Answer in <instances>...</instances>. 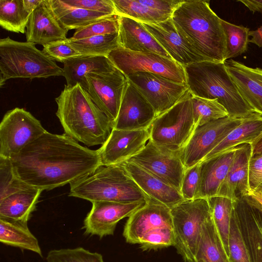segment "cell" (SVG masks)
Returning <instances> with one entry per match:
<instances>
[{"mask_svg":"<svg viewBox=\"0 0 262 262\" xmlns=\"http://www.w3.org/2000/svg\"><path fill=\"white\" fill-rule=\"evenodd\" d=\"M16 177L27 185L50 190L71 184L101 166L98 149L66 134L45 132L11 159Z\"/></svg>","mask_w":262,"mask_h":262,"instance_id":"1","label":"cell"},{"mask_svg":"<svg viewBox=\"0 0 262 262\" xmlns=\"http://www.w3.org/2000/svg\"><path fill=\"white\" fill-rule=\"evenodd\" d=\"M55 101L56 115L65 134L89 146L102 145L106 141L114 123L80 84L65 85Z\"/></svg>","mask_w":262,"mask_h":262,"instance_id":"2","label":"cell"},{"mask_svg":"<svg viewBox=\"0 0 262 262\" xmlns=\"http://www.w3.org/2000/svg\"><path fill=\"white\" fill-rule=\"evenodd\" d=\"M171 19L179 34L206 61L225 62L226 37L208 1H183Z\"/></svg>","mask_w":262,"mask_h":262,"instance_id":"3","label":"cell"},{"mask_svg":"<svg viewBox=\"0 0 262 262\" xmlns=\"http://www.w3.org/2000/svg\"><path fill=\"white\" fill-rule=\"evenodd\" d=\"M183 68L193 96L217 99L232 118L243 119L255 113L242 97L224 62L203 61Z\"/></svg>","mask_w":262,"mask_h":262,"instance_id":"4","label":"cell"},{"mask_svg":"<svg viewBox=\"0 0 262 262\" xmlns=\"http://www.w3.org/2000/svg\"><path fill=\"white\" fill-rule=\"evenodd\" d=\"M70 185L69 196L92 203L108 201L132 203L147 202L150 200L122 164L101 165L89 176Z\"/></svg>","mask_w":262,"mask_h":262,"instance_id":"5","label":"cell"},{"mask_svg":"<svg viewBox=\"0 0 262 262\" xmlns=\"http://www.w3.org/2000/svg\"><path fill=\"white\" fill-rule=\"evenodd\" d=\"M35 45L16 41L9 37L0 39L1 87L10 79L63 76V69Z\"/></svg>","mask_w":262,"mask_h":262,"instance_id":"6","label":"cell"},{"mask_svg":"<svg viewBox=\"0 0 262 262\" xmlns=\"http://www.w3.org/2000/svg\"><path fill=\"white\" fill-rule=\"evenodd\" d=\"M189 90L172 107L156 117L148 128L150 138L156 145L179 151L187 144L196 126Z\"/></svg>","mask_w":262,"mask_h":262,"instance_id":"7","label":"cell"},{"mask_svg":"<svg viewBox=\"0 0 262 262\" xmlns=\"http://www.w3.org/2000/svg\"><path fill=\"white\" fill-rule=\"evenodd\" d=\"M174 246L185 261L194 260L202 228L211 217L207 199L184 200L171 208Z\"/></svg>","mask_w":262,"mask_h":262,"instance_id":"8","label":"cell"},{"mask_svg":"<svg viewBox=\"0 0 262 262\" xmlns=\"http://www.w3.org/2000/svg\"><path fill=\"white\" fill-rule=\"evenodd\" d=\"M46 132L40 121L25 109L8 111L0 124V157L11 159Z\"/></svg>","mask_w":262,"mask_h":262,"instance_id":"9","label":"cell"},{"mask_svg":"<svg viewBox=\"0 0 262 262\" xmlns=\"http://www.w3.org/2000/svg\"><path fill=\"white\" fill-rule=\"evenodd\" d=\"M107 57L126 76L136 72H148L186 84L183 67L172 59L158 54L131 51L119 47L111 52Z\"/></svg>","mask_w":262,"mask_h":262,"instance_id":"10","label":"cell"},{"mask_svg":"<svg viewBox=\"0 0 262 262\" xmlns=\"http://www.w3.org/2000/svg\"><path fill=\"white\" fill-rule=\"evenodd\" d=\"M242 121V119L227 116L197 127L181 150L185 169L203 161Z\"/></svg>","mask_w":262,"mask_h":262,"instance_id":"11","label":"cell"},{"mask_svg":"<svg viewBox=\"0 0 262 262\" xmlns=\"http://www.w3.org/2000/svg\"><path fill=\"white\" fill-rule=\"evenodd\" d=\"M128 160L180 192L185 170L181 158V151L170 150L149 140L141 151Z\"/></svg>","mask_w":262,"mask_h":262,"instance_id":"12","label":"cell"},{"mask_svg":"<svg viewBox=\"0 0 262 262\" xmlns=\"http://www.w3.org/2000/svg\"><path fill=\"white\" fill-rule=\"evenodd\" d=\"M126 77L152 106L156 117L175 105L188 90L186 84L151 73L139 72Z\"/></svg>","mask_w":262,"mask_h":262,"instance_id":"13","label":"cell"},{"mask_svg":"<svg viewBox=\"0 0 262 262\" xmlns=\"http://www.w3.org/2000/svg\"><path fill=\"white\" fill-rule=\"evenodd\" d=\"M85 78L92 99L114 123L128 83L127 77L116 69L108 73H91Z\"/></svg>","mask_w":262,"mask_h":262,"instance_id":"14","label":"cell"},{"mask_svg":"<svg viewBox=\"0 0 262 262\" xmlns=\"http://www.w3.org/2000/svg\"><path fill=\"white\" fill-rule=\"evenodd\" d=\"M147 202L122 203L108 201L92 202V207L85 217L82 228L86 235L100 238L113 235L118 223L129 217Z\"/></svg>","mask_w":262,"mask_h":262,"instance_id":"15","label":"cell"},{"mask_svg":"<svg viewBox=\"0 0 262 262\" xmlns=\"http://www.w3.org/2000/svg\"><path fill=\"white\" fill-rule=\"evenodd\" d=\"M149 138L148 129L113 128L106 141L98 149L101 165L119 164L129 160L143 149Z\"/></svg>","mask_w":262,"mask_h":262,"instance_id":"16","label":"cell"},{"mask_svg":"<svg viewBox=\"0 0 262 262\" xmlns=\"http://www.w3.org/2000/svg\"><path fill=\"white\" fill-rule=\"evenodd\" d=\"M156 117L155 112L140 91L128 81L113 128L147 129Z\"/></svg>","mask_w":262,"mask_h":262,"instance_id":"17","label":"cell"},{"mask_svg":"<svg viewBox=\"0 0 262 262\" xmlns=\"http://www.w3.org/2000/svg\"><path fill=\"white\" fill-rule=\"evenodd\" d=\"M172 228L171 209L150 199L127 220L123 235L126 242L139 244L148 231L160 227Z\"/></svg>","mask_w":262,"mask_h":262,"instance_id":"18","label":"cell"},{"mask_svg":"<svg viewBox=\"0 0 262 262\" xmlns=\"http://www.w3.org/2000/svg\"><path fill=\"white\" fill-rule=\"evenodd\" d=\"M142 24L170 57L182 66L206 61L179 34L171 17L156 24Z\"/></svg>","mask_w":262,"mask_h":262,"instance_id":"19","label":"cell"},{"mask_svg":"<svg viewBox=\"0 0 262 262\" xmlns=\"http://www.w3.org/2000/svg\"><path fill=\"white\" fill-rule=\"evenodd\" d=\"M251 155V144L244 143L236 146L233 160L217 195L227 197L234 201L250 193L251 190L249 172Z\"/></svg>","mask_w":262,"mask_h":262,"instance_id":"20","label":"cell"},{"mask_svg":"<svg viewBox=\"0 0 262 262\" xmlns=\"http://www.w3.org/2000/svg\"><path fill=\"white\" fill-rule=\"evenodd\" d=\"M224 63L244 100L262 116V69L248 67L232 59Z\"/></svg>","mask_w":262,"mask_h":262,"instance_id":"21","label":"cell"},{"mask_svg":"<svg viewBox=\"0 0 262 262\" xmlns=\"http://www.w3.org/2000/svg\"><path fill=\"white\" fill-rule=\"evenodd\" d=\"M68 31L56 20L48 1L42 0L31 14L25 33L27 42L43 46L67 39Z\"/></svg>","mask_w":262,"mask_h":262,"instance_id":"22","label":"cell"},{"mask_svg":"<svg viewBox=\"0 0 262 262\" xmlns=\"http://www.w3.org/2000/svg\"><path fill=\"white\" fill-rule=\"evenodd\" d=\"M121 164L140 189L150 199L170 209L184 200L177 189L133 162L127 160Z\"/></svg>","mask_w":262,"mask_h":262,"instance_id":"23","label":"cell"},{"mask_svg":"<svg viewBox=\"0 0 262 262\" xmlns=\"http://www.w3.org/2000/svg\"><path fill=\"white\" fill-rule=\"evenodd\" d=\"M118 35L119 46L123 49L155 53L172 59L141 22L120 16Z\"/></svg>","mask_w":262,"mask_h":262,"instance_id":"24","label":"cell"},{"mask_svg":"<svg viewBox=\"0 0 262 262\" xmlns=\"http://www.w3.org/2000/svg\"><path fill=\"white\" fill-rule=\"evenodd\" d=\"M236 148V146L200 163V183L197 199L217 195L232 162Z\"/></svg>","mask_w":262,"mask_h":262,"instance_id":"25","label":"cell"},{"mask_svg":"<svg viewBox=\"0 0 262 262\" xmlns=\"http://www.w3.org/2000/svg\"><path fill=\"white\" fill-rule=\"evenodd\" d=\"M233 214L251 262H262V235L251 205L244 198L233 201Z\"/></svg>","mask_w":262,"mask_h":262,"instance_id":"26","label":"cell"},{"mask_svg":"<svg viewBox=\"0 0 262 262\" xmlns=\"http://www.w3.org/2000/svg\"><path fill=\"white\" fill-rule=\"evenodd\" d=\"M63 64L66 85L72 86L79 84L86 91L87 74L108 73L117 69L108 58L104 56H80L67 60Z\"/></svg>","mask_w":262,"mask_h":262,"instance_id":"27","label":"cell"},{"mask_svg":"<svg viewBox=\"0 0 262 262\" xmlns=\"http://www.w3.org/2000/svg\"><path fill=\"white\" fill-rule=\"evenodd\" d=\"M42 191L30 187L0 200V219L27 224Z\"/></svg>","mask_w":262,"mask_h":262,"instance_id":"28","label":"cell"},{"mask_svg":"<svg viewBox=\"0 0 262 262\" xmlns=\"http://www.w3.org/2000/svg\"><path fill=\"white\" fill-rule=\"evenodd\" d=\"M262 133V116L254 114L242 119V122L204 159L244 143L252 144Z\"/></svg>","mask_w":262,"mask_h":262,"instance_id":"29","label":"cell"},{"mask_svg":"<svg viewBox=\"0 0 262 262\" xmlns=\"http://www.w3.org/2000/svg\"><path fill=\"white\" fill-rule=\"evenodd\" d=\"M60 25L67 31L77 30L111 16L104 13L68 6L61 0H47Z\"/></svg>","mask_w":262,"mask_h":262,"instance_id":"30","label":"cell"},{"mask_svg":"<svg viewBox=\"0 0 262 262\" xmlns=\"http://www.w3.org/2000/svg\"><path fill=\"white\" fill-rule=\"evenodd\" d=\"M195 262H229L212 216L203 225L194 259Z\"/></svg>","mask_w":262,"mask_h":262,"instance_id":"31","label":"cell"},{"mask_svg":"<svg viewBox=\"0 0 262 262\" xmlns=\"http://www.w3.org/2000/svg\"><path fill=\"white\" fill-rule=\"evenodd\" d=\"M0 242L42 256L38 240L29 229L27 224L0 219Z\"/></svg>","mask_w":262,"mask_h":262,"instance_id":"32","label":"cell"},{"mask_svg":"<svg viewBox=\"0 0 262 262\" xmlns=\"http://www.w3.org/2000/svg\"><path fill=\"white\" fill-rule=\"evenodd\" d=\"M212 218L226 255L229 256V239L233 201L215 195L207 199Z\"/></svg>","mask_w":262,"mask_h":262,"instance_id":"33","label":"cell"},{"mask_svg":"<svg viewBox=\"0 0 262 262\" xmlns=\"http://www.w3.org/2000/svg\"><path fill=\"white\" fill-rule=\"evenodd\" d=\"M116 14L131 18L142 23L156 24L171 16L153 9L141 0H113Z\"/></svg>","mask_w":262,"mask_h":262,"instance_id":"34","label":"cell"},{"mask_svg":"<svg viewBox=\"0 0 262 262\" xmlns=\"http://www.w3.org/2000/svg\"><path fill=\"white\" fill-rule=\"evenodd\" d=\"M67 42L82 56H107L120 47L118 33L93 36L83 39H66Z\"/></svg>","mask_w":262,"mask_h":262,"instance_id":"35","label":"cell"},{"mask_svg":"<svg viewBox=\"0 0 262 262\" xmlns=\"http://www.w3.org/2000/svg\"><path fill=\"white\" fill-rule=\"evenodd\" d=\"M30 15L23 0H0V25L7 31L24 34Z\"/></svg>","mask_w":262,"mask_h":262,"instance_id":"36","label":"cell"},{"mask_svg":"<svg viewBox=\"0 0 262 262\" xmlns=\"http://www.w3.org/2000/svg\"><path fill=\"white\" fill-rule=\"evenodd\" d=\"M191 105L196 128L228 116L227 111L217 99H209L192 95Z\"/></svg>","mask_w":262,"mask_h":262,"instance_id":"37","label":"cell"},{"mask_svg":"<svg viewBox=\"0 0 262 262\" xmlns=\"http://www.w3.org/2000/svg\"><path fill=\"white\" fill-rule=\"evenodd\" d=\"M221 22L226 37V60L236 57L246 52L250 40L249 29L223 19H221Z\"/></svg>","mask_w":262,"mask_h":262,"instance_id":"38","label":"cell"},{"mask_svg":"<svg viewBox=\"0 0 262 262\" xmlns=\"http://www.w3.org/2000/svg\"><path fill=\"white\" fill-rule=\"evenodd\" d=\"M46 259L47 262H104L101 254L82 247L52 250Z\"/></svg>","mask_w":262,"mask_h":262,"instance_id":"39","label":"cell"},{"mask_svg":"<svg viewBox=\"0 0 262 262\" xmlns=\"http://www.w3.org/2000/svg\"><path fill=\"white\" fill-rule=\"evenodd\" d=\"M119 18V15L115 14L100 19L76 30L70 38L77 40L96 35L118 33Z\"/></svg>","mask_w":262,"mask_h":262,"instance_id":"40","label":"cell"},{"mask_svg":"<svg viewBox=\"0 0 262 262\" xmlns=\"http://www.w3.org/2000/svg\"><path fill=\"white\" fill-rule=\"evenodd\" d=\"M30 187L16 177L11 159L0 157V200Z\"/></svg>","mask_w":262,"mask_h":262,"instance_id":"41","label":"cell"},{"mask_svg":"<svg viewBox=\"0 0 262 262\" xmlns=\"http://www.w3.org/2000/svg\"><path fill=\"white\" fill-rule=\"evenodd\" d=\"M139 244L143 250H157L174 246L173 228L164 227L151 230L142 237Z\"/></svg>","mask_w":262,"mask_h":262,"instance_id":"42","label":"cell"},{"mask_svg":"<svg viewBox=\"0 0 262 262\" xmlns=\"http://www.w3.org/2000/svg\"><path fill=\"white\" fill-rule=\"evenodd\" d=\"M228 259L229 262H251L233 213L230 223Z\"/></svg>","mask_w":262,"mask_h":262,"instance_id":"43","label":"cell"},{"mask_svg":"<svg viewBox=\"0 0 262 262\" xmlns=\"http://www.w3.org/2000/svg\"><path fill=\"white\" fill-rule=\"evenodd\" d=\"M200 183V163L185 169L181 193L184 200L197 199Z\"/></svg>","mask_w":262,"mask_h":262,"instance_id":"44","label":"cell"},{"mask_svg":"<svg viewBox=\"0 0 262 262\" xmlns=\"http://www.w3.org/2000/svg\"><path fill=\"white\" fill-rule=\"evenodd\" d=\"M66 39L44 45L42 51L52 60L62 63L69 59L82 56L67 42Z\"/></svg>","mask_w":262,"mask_h":262,"instance_id":"45","label":"cell"},{"mask_svg":"<svg viewBox=\"0 0 262 262\" xmlns=\"http://www.w3.org/2000/svg\"><path fill=\"white\" fill-rule=\"evenodd\" d=\"M69 6L104 13L116 14L113 0H61Z\"/></svg>","mask_w":262,"mask_h":262,"instance_id":"46","label":"cell"},{"mask_svg":"<svg viewBox=\"0 0 262 262\" xmlns=\"http://www.w3.org/2000/svg\"><path fill=\"white\" fill-rule=\"evenodd\" d=\"M249 181L251 191L255 190L262 183V155L251 158Z\"/></svg>","mask_w":262,"mask_h":262,"instance_id":"47","label":"cell"},{"mask_svg":"<svg viewBox=\"0 0 262 262\" xmlns=\"http://www.w3.org/2000/svg\"><path fill=\"white\" fill-rule=\"evenodd\" d=\"M243 198L248 203L262 211V192L260 191L255 189Z\"/></svg>","mask_w":262,"mask_h":262,"instance_id":"48","label":"cell"},{"mask_svg":"<svg viewBox=\"0 0 262 262\" xmlns=\"http://www.w3.org/2000/svg\"><path fill=\"white\" fill-rule=\"evenodd\" d=\"M237 2L243 3L253 13L256 12L262 13V0H238Z\"/></svg>","mask_w":262,"mask_h":262,"instance_id":"49","label":"cell"},{"mask_svg":"<svg viewBox=\"0 0 262 262\" xmlns=\"http://www.w3.org/2000/svg\"><path fill=\"white\" fill-rule=\"evenodd\" d=\"M249 35L252 36L249 42L253 43L259 47H262V26L255 30L250 31Z\"/></svg>","mask_w":262,"mask_h":262,"instance_id":"50","label":"cell"},{"mask_svg":"<svg viewBox=\"0 0 262 262\" xmlns=\"http://www.w3.org/2000/svg\"><path fill=\"white\" fill-rule=\"evenodd\" d=\"M251 158L262 155V133L252 144Z\"/></svg>","mask_w":262,"mask_h":262,"instance_id":"51","label":"cell"},{"mask_svg":"<svg viewBox=\"0 0 262 262\" xmlns=\"http://www.w3.org/2000/svg\"><path fill=\"white\" fill-rule=\"evenodd\" d=\"M42 0H23V5L25 10L31 14L39 6Z\"/></svg>","mask_w":262,"mask_h":262,"instance_id":"52","label":"cell"},{"mask_svg":"<svg viewBox=\"0 0 262 262\" xmlns=\"http://www.w3.org/2000/svg\"><path fill=\"white\" fill-rule=\"evenodd\" d=\"M251 206L255 220L262 235V211L252 205Z\"/></svg>","mask_w":262,"mask_h":262,"instance_id":"53","label":"cell"},{"mask_svg":"<svg viewBox=\"0 0 262 262\" xmlns=\"http://www.w3.org/2000/svg\"><path fill=\"white\" fill-rule=\"evenodd\" d=\"M256 189H258L262 192V183L258 186Z\"/></svg>","mask_w":262,"mask_h":262,"instance_id":"54","label":"cell"},{"mask_svg":"<svg viewBox=\"0 0 262 262\" xmlns=\"http://www.w3.org/2000/svg\"><path fill=\"white\" fill-rule=\"evenodd\" d=\"M186 262H195L193 260H188Z\"/></svg>","mask_w":262,"mask_h":262,"instance_id":"55","label":"cell"}]
</instances>
